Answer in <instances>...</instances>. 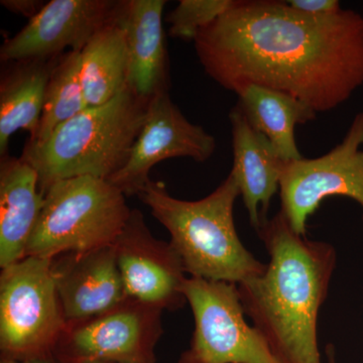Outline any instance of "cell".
I'll return each mask as SVG.
<instances>
[{
	"mask_svg": "<svg viewBox=\"0 0 363 363\" xmlns=\"http://www.w3.org/2000/svg\"><path fill=\"white\" fill-rule=\"evenodd\" d=\"M131 210L109 181L84 176L57 182L45 192L26 257L52 259L114 245Z\"/></svg>",
	"mask_w": 363,
	"mask_h": 363,
	"instance_id": "cell-5",
	"label": "cell"
},
{
	"mask_svg": "<svg viewBox=\"0 0 363 363\" xmlns=\"http://www.w3.org/2000/svg\"><path fill=\"white\" fill-rule=\"evenodd\" d=\"M66 325L51 259L26 257L1 269V358L23 360L52 354Z\"/></svg>",
	"mask_w": 363,
	"mask_h": 363,
	"instance_id": "cell-6",
	"label": "cell"
},
{
	"mask_svg": "<svg viewBox=\"0 0 363 363\" xmlns=\"http://www.w3.org/2000/svg\"><path fill=\"white\" fill-rule=\"evenodd\" d=\"M117 1L52 0L0 49L4 63L51 59L82 52L91 38L111 21Z\"/></svg>",
	"mask_w": 363,
	"mask_h": 363,
	"instance_id": "cell-12",
	"label": "cell"
},
{
	"mask_svg": "<svg viewBox=\"0 0 363 363\" xmlns=\"http://www.w3.org/2000/svg\"><path fill=\"white\" fill-rule=\"evenodd\" d=\"M52 271L67 323L97 316L128 298L113 245L62 253L52 259Z\"/></svg>",
	"mask_w": 363,
	"mask_h": 363,
	"instance_id": "cell-13",
	"label": "cell"
},
{
	"mask_svg": "<svg viewBox=\"0 0 363 363\" xmlns=\"http://www.w3.org/2000/svg\"><path fill=\"white\" fill-rule=\"evenodd\" d=\"M286 4L298 13L312 18H327L342 11L337 0H290Z\"/></svg>",
	"mask_w": 363,
	"mask_h": 363,
	"instance_id": "cell-22",
	"label": "cell"
},
{
	"mask_svg": "<svg viewBox=\"0 0 363 363\" xmlns=\"http://www.w3.org/2000/svg\"><path fill=\"white\" fill-rule=\"evenodd\" d=\"M164 0L117 1L114 20L128 45V86L143 99L168 92L169 67L162 13Z\"/></svg>",
	"mask_w": 363,
	"mask_h": 363,
	"instance_id": "cell-14",
	"label": "cell"
},
{
	"mask_svg": "<svg viewBox=\"0 0 363 363\" xmlns=\"http://www.w3.org/2000/svg\"><path fill=\"white\" fill-rule=\"evenodd\" d=\"M233 135V167L240 196L255 230L267 220L272 197L278 192L285 162L269 140L255 130L236 105L229 114Z\"/></svg>",
	"mask_w": 363,
	"mask_h": 363,
	"instance_id": "cell-15",
	"label": "cell"
},
{
	"mask_svg": "<svg viewBox=\"0 0 363 363\" xmlns=\"http://www.w3.org/2000/svg\"><path fill=\"white\" fill-rule=\"evenodd\" d=\"M0 4L11 13L25 16L28 21L35 18L45 6L40 0H1Z\"/></svg>",
	"mask_w": 363,
	"mask_h": 363,
	"instance_id": "cell-23",
	"label": "cell"
},
{
	"mask_svg": "<svg viewBox=\"0 0 363 363\" xmlns=\"http://www.w3.org/2000/svg\"><path fill=\"white\" fill-rule=\"evenodd\" d=\"M216 150V140L202 126L190 123L169 92L150 100L142 130L123 168L109 179L126 197L138 195L150 181L157 164L175 157L206 162Z\"/></svg>",
	"mask_w": 363,
	"mask_h": 363,
	"instance_id": "cell-10",
	"label": "cell"
},
{
	"mask_svg": "<svg viewBox=\"0 0 363 363\" xmlns=\"http://www.w3.org/2000/svg\"><path fill=\"white\" fill-rule=\"evenodd\" d=\"M0 363H61L55 357L54 354L47 355V357H40L30 358V359L16 360L1 358Z\"/></svg>",
	"mask_w": 363,
	"mask_h": 363,
	"instance_id": "cell-24",
	"label": "cell"
},
{
	"mask_svg": "<svg viewBox=\"0 0 363 363\" xmlns=\"http://www.w3.org/2000/svg\"><path fill=\"white\" fill-rule=\"evenodd\" d=\"M238 0H181L169 14V35L193 40L203 28L230 11Z\"/></svg>",
	"mask_w": 363,
	"mask_h": 363,
	"instance_id": "cell-21",
	"label": "cell"
},
{
	"mask_svg": "<svg viewBox=\"0 0 363 363\" xmlns=\"http://www.w3.org/2000/svg\"><path fill=\"white\" fill-rule=\"evenodd\" d=\"M205 72L227 90L279 91L315 112L335 109L363 85V18H312L286 1H238L194 40Z\"/></svg>",
	"mask_w": 363,
	"mask_h": 363,
	"instance_id": "cell-1",
	"label": "cell"
},
{
	"mask_svg": "<svg viewBox=\"0 0 363 363\" xmlns=\"http://www.w3.org/2000/svg\"><path fill=\"white\" fill-rule=\"evenodd\" d=\"M88 363H113V362H88Z\"/></svg>",
	"mask_w": 363,
	"mask_h": 363,
	"instance_id": "cell-27",
	"label": "cell"
},
{
	"mask_svg": "<svg viewBox=\"0 0 363 363\" xmlns=\"http://www.w3.org/2000/svg\"><path fill=\"white\" fill-rule=\"evenodd\" d=\"M128 74L125 37L112 16L81 52V82L87 107L100 106L113 99L128 86Z\"/></svg>",
	"mask_w": 363,
	"mask_h": 363,
	"instance_id": "cell-19",
	"label": "cell"
},
{
	"mask_svg": "<svg viewBox=\"0 0 363 363\" xmlns=\"http://www.w3.org/2000/svg\"><path fill=\"white\" fill-rule=\"evenodd\" d=\"M178 363H188V362H184V360L181 359V358H180V360H179Z\"/></svg>",
	"mask_w": 363,
	"mask_h": 363,
	"instance_id": "cell-26",
	"label": "cell"
},
{
	"mask_svg": "<svg viewBox=\"0 0 363 363\" xmlns=\"http://www.w3.org/2000/svg\"><path fill=\"white\" fill-rule=\"evenodd\" d=\"M35 169L21 157L0 162V267L26 257L28 240L44 207Z\"/></svg>",
	"mask_w": 363,
	"mask_h": 363,
	"instance_id": "cell-16",
	"label": "cell"
},
{
	"mask_svg": "<svg viewBox=\"0 0 363 363\" xmlns=\"http://www.w3.org/2000/svg\"><path fill=\"white\" fill-rule=\"evenodd\" d=\"M257 233L269 262L264 274L238 285L245 316L281 362L322 363L318 316L335 269V248L295 233L281 211Z\"/></svg>",
	"mask_w": 363,
	"mask_h": 363,
	"instance_id": "cell-2",
	"label": "cell"
},
{
	"mask_svg": "<svg viewBox=\"0 0 363 363\" xmlns=\"http://www.w3.org/2000/svg\"><path fill=\"white\" fill-rule=\"evenodd\" d=\"M149 104L126 86L107 104L61 124L45 142L26 143L21 157L37 172L40 192L77 177L108 181L128 162Z\"/></svg>",
	"mask_w": 363,
	"mask_h": 363,
	"instance_id": "cell-4",
	"label": "cell"
},
{
	"mask_svg": "<svg viewBox=\"0 0 363 363\" xmlns=\"http://www.w3.org/2000/svg\"><path fill=\"white\" fill-rule=\"evenodd\" d=\"M238 107L248 123L266 136L284 162L302 159L297 147L295 128L316 117V112L285 93L247 85L236 92Z\"/></svg>",
	"mask_w": 363,
	"mask_h": 363,
	"instance_id": "cell-18",
	"label": "cell"
},
{
	"mask_svg": "<svg viewBox=\"0 0 363 363\" xmlns=\"http://www.w3.org/2000/svg\"><path fill=\"white\" fill-rule=\"evenodd\" d=\"M113 245L128 298L162 312L178 311L185 306L182 286L187 272L180 255L169 241L152 233L140 210H131Z\"/></svg>",
	"mask_w": 363,
	"mask_h": 363,
	"instance_id": "cell-11",
	"label": "cell"
},
{
	"mask_svg": "<svg viewBox=\"0 0 363 363\" xmlns=\"http://www.w3.org/2000/svg\"><path fill=\"white\" fill-rule=\"evenodd\" d=\"M362 145L363 111L328 154L285 162L279 180L281 212L295 233L306 235L308 218L331 196H345L363 207Z\"/></svg>",
	"mask_w": 363,
	"mask_h": 363,
	"instance_id": "cell-9",
	"label": "cell"
},
{
	"mask_svg": "<svg viewBox=\"0 0 363 363\" xmlns=\"http://www.w3.org/2000/svg\"><path fill=\"white\" fill-rule=\"evenodd\" d=\"M182 293L195 321L184 362L283 363L262 334L248 325L236 284L187 277Z\"/></svg>",
	"mask_w": 363,
	"mask_h": 363,
	"instance_id": "cell-7",
	"label": "cell"
},
{
	"mask_svg": "<svg viewBox=\"0 0 363 363\" xmlns=\"http://www.w3.org/2000/svg\"><path fill=\"white\" fill-rule=\"evenodd\" d=\"M86 108L81 82V52H67L60 56L48 83L37 133L26 143L45 142L58 126Z\"/></svg>",
	"mask_w": 363,
	"mask_h": 363,
	"instance_id": "cell-20",
	"label": "cell"
},
{
	"mask_svg": "<svg viewBox=\"0 0 363 363\" xmlns=\"http://www.w3.org/2000/svg\"><path fill=\"white\" fill-rule=\"evenodd\" d=\"M238 196L240 188L230 173L211 194L197 201L177 199L162 182L152 180L138 197L169 231V243L189 277L238 285L267 269L236 231L233 208Z\"/></svg>",
	"mask_w": 363,
	"mask_h": 363,
	"instance_id": "cell-3",
	"label": "cell"
},
{
	"mask_svg": "<svg viewBox=\"0 0 363 363\" xmlns=\"http://www.w3.org/2000/svg\"><path fill=\"white\" fill-rule=\"evenodd\" d=\"M325 353H326V363H337V362H336L335 348H334L332 344H329V345L326 346Z\"/></svg>",
	"mask_w": 363,
	"mask_h": 363,
	"instance_id": "cell-25",
	"label": "cell"
},
{
	"mask_svg": "<svg viewBox=\"0 0 363 363\" xmlns=\"http://www.w3.org/2000/svg\"><path fill=\"white\" fill-rule=\"evenodd\" d=\"M162 313L125 298L97 316L67 323L52 354L61 363H156Z\"/></svg>",
	"mask_w": 363,
	"mask_h": 363,
	"instance_id": "cell-8",
	"label": "cell"
},
{
	"mask_svg": "<svg viewBox=\"0 0 363 363\" xmlns=\"http://www.w3.org/2000/svg\"><path fill=\"white\" fill-rule=\"evenodd\" d=\"M59 57L11 62L0 78V156L18 130L33 138L44 107L45 90Z\"/></svg>",
	"mask_w": 363,
	"mask_h": 363,
	"instance_id": "cell-17",
	"label": "cell"
}]
</instances>
